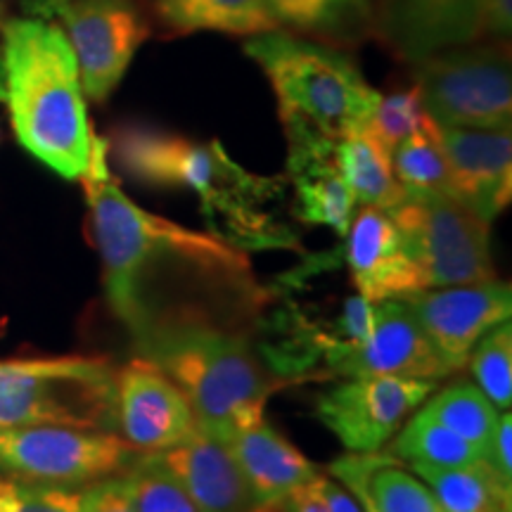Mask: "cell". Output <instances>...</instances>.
I'll return each instance as SVG.
<instances>
[{
  "label": "cell",
  "mask_w": 512,
  "mask_h": 512,
  "mask_svg": "<svg viewBox=\"0 0 512 512\" xmlns=\"http://www.w3.org/2000/svg\"><path fill=\"white\" fill-rule=\"evenodd\" d=\"M107 152V140L95 136L81 181L102 261L105 297L131 335L143 325L147 292L162 275L190 271L230 285L247 278L249 261L240 247L214 233L178 226L128 200L110 174Z\"/></svg>",
  "instance_id": "6da1fadb"
},
{
  "label": "cell",
  "mask_w": 512,
  "mask_h": 512,
  "mask_svg": "<svg viewBox=\"0 0 512 512\" xmlns=\"http://www.w3.org/2000/svg\"><path fill=\"white\" fill-rule=\"evenodd\" d=\"M107 147L133 181L195 192L214 235L230 245L273 247L285 242L287 230L264 209L280 192V183L249 174L216 140L200 143L164 128L126 124L112 133Z\"/></svg>",
  "instance_id": "7a4b0ae2"
},
{
  "label": "cell",
  "mask_w": 512,
  "mask_h": 512,
  "mask_svg": "<svg viewBox=\"0 0 512 512\" xmlns=\"http://www.w3.org/2000/svg\"><path fill=\"white\" fill-rule=\"evenodd\" d=\"M3 74L19 145L57 176L81 178L95 136L64 31L38 19H10L3 27Z\"/></svg>",
  "instance_id": "3957f363"
},
{
  "label": "cell",
  "mask_w": 512,
  "mask_h": 512,
  "mask_svg": "<svg viewBox=\"0 0 512 512\" xmlns=\"http://www.w3.org/2000/svg\"><path fill=\"white\" fill-rule=\"evenodd\" d=\"M136 342L140 356L185 394L204 434L228 441L264 420L273 384L238 332L200 316H171L150 325Z\"/></svg>",
  "instance_id": "277c9868"
},
{
  "label": "cell",
  "mask_w": 512,
  "mask_h": 512,
  "mask_svg": "<svg viewBox=\"0 0 512 512\" xmlns=\"http://www.w3.org/2000/svg\"><path fill=\"white\" fill-rule=\"evenodd\" d=\"M245 50L271 81L283 124L339 140L366 128L380 102L356 62L328 43L271 29L249 38Z\"/></svg>",
  "instance_id": "5b68a950"
},
{
  "label": "cell",
  "mask_w": 512,
  "mask_h": 512,
  "mask_svg": "<svg viewBox=\"0 0 512 512\" xmlns=\"http://www.w3.org/2000/svg\"><path fill=\"white\" fill-rule=\"evenodd\" d=\"M117 370L102 356L0 361V427L117 432Z\"/></svg>",
  "instance_id": "8992f818"
},
{
  "label": "cell",
  "mask_w": 512,
  "mask_h": 512,
  "mask_svg": "<svg viewBox=\"0 0 512 512\" xmlns=\"http://www.w3.org/2000/svg\"><path fill=\"white\" fill-rule=\"evenodd\" d=\"M387 211L399 228L418 292L496 278L489 249L491 223L465 204L446 195H406Z\"/></svg>",
  "instance_id": "52a82bcc"
},
{
  "label": "cell",
  "mask_w": 512,
  "mask_h": 512,
  "mask_svg": "<svg viewBox=\"0 0 512 512\" xmlns=\"http://www.w3.org/2000/svg\"><path fill=\"white\" fill-rule=\"evenodd\" d=\"M415 86L434 124L503 131L512 124L508 46H458L413 62Z\"/></svg>",
  "instance_id": "ba28073f"
},
{
  "label": "cell",
  "mask_w": 512,
  "mask_h": 512,
  "mask_svg": "<svg viewBox=\"0 0 512 512\" xmlns=\"http://www.w3.org/2000/svg\"><path fill=\"white\" fill-rule=\"evenodd\" d=\"M140 458L117 432L29 425L0 427V475L24 484L88 486L124 475Z\"/></svg>",
  "instance_id": "9c48e42d"
},
{
  "label": "cell",
  "mask_w": 512,
  "mask_h": 512,
  "mask_svg": "<svg viewBox=\"0 0 512 512\" xmlns=\"http://www.w3.org/2000/svg\"><path fill=\"white\" fill-rule=\"evenodd\" d=\"M79 64L83 95L107 100L150 36V24L131 0H50Z\"/></svg>",
  "instance_id": "30bf717a"
},
{
  "label": "cell",
  "mask_w": 512,
  "mask_h": 512,
  "mask_svg": "<svg viewBox=\"0 0 512 512\" xmlns=\"http://www.w3.org/2000/svg\"><path fill=\"white\" fill-rule=\"evenodd\" d=\"M437 389L432 380L347 377L318 396L316 415L351 453L382 451Z\"/></svg>",
  "instance_id": "8fae6325"
},
{
  "label": "cell",
  "mask_w": 512,
  "mask_h": 512,
  "mask_svg": "<svg viewBox=\"0 0 512 512\" xmlns=\"http://www.w3.org/2000/svg\"><path fill=\"white\" fill-rule=\"evenodd\" d=\"M411 306L441 361L456 373L486 332L512 316V290L503 280L434 287L401 297Z\"/></svg>",
  "instance_id": "7c38bea8"
},
{
  "label": "cell",
  "mask_w": 512,
  "mask_h": 512,
  "mask_svg": "<svg viewBox=\"0 0 512 512\" xmlns=\"http://www.w3.org/2000/svg\"><path fill=\"white\" fill-rule=\"evenodd\" d=\"M332 375L406 377L439 382L453 375L401 297L375 302L373 325L356 347L328 354Z\"/></svg>",
  "instance_id": "4fadbf2b"
},
{
  "label": "cell",
  "mask_w": 512,
  "mask_h": 512,
  "mask_svg": "<svg viewBox=\"0 0 512 512\" xmlns=\"http://www.w3.org/2000/svg\"><path fill=\"white\" fill-rule=\"evenodd\" d=\"M114 420L119 437L138 453L166 451L200 432L185 394L143 356L117 373Z\"/></svg>",
  "instance_id": "5bb4252c"
},
{
  "label": "cell",
  "mask_w": 512,
  "mask_h": 512,
  "mask_svg": "<svg viewBox=\"0 0 512 512\" xmlns=\"http://www.w3.org/2000/svg\"><path fill=\"white\" fill-rule=\"evenodd\" d=\"M375 34L396 55L420 62L484 36V0H377Z\"/></svg>",
  "instance_id": "9a60e30c"
},
{
  "label": "cell",
  "mask_w": 512,
  "mask_h": 512,
  "mask_svg": "<svg viewBox=\"0 0 512 512\" xmlns=\"http://www.w3.org/2000/svg\"><path fill=\"white\" fill-rule=\"evenodd\" d=\"M437 140L451 169L453 197L491 223L512 197V136L503 131L437 124Z\"/></svg>",
  "instance_id": "2e32d148"
},
{
  "label": "cell",
  "mask_w": 512,
  "mask_h": 512,
  "mask_svg": "<svg viewBox=\"0 0 512 512\" xmlns=\"http://www.w3.org/2000/svg\"><path fill=\"white\" fill-rule=\"evenodd\" d=\"M344 235L349 271L361 297L382 302L418 292V280L403 249L399 228L387 209L361 207Z\"/></svg>",
  "instance_id": "e0dca14e"
},
{
  "label": "cell",
  "mask_w": 512,
  "mask_h": 512,
  "mask_svg": "<svg viewBox=\"0 0 512 512\" xmlns=\"http://www.w3.org/2000/svg\"><path fill=\"white\" fill-rule=\"evenodd\" d=\"M285 131L290 140L287 171L297 192V216L344 235L356 214V200L332 162L335 140L299 124H285Z\"/></svg>",
  "instance_id": "ac0fdd59"
},
{
  "label": "cell",
  "mask_w": 512,
  "mask_h": 512,
  "mask_svg": "<svg viewBox=\"0 0 512 512\" xmlns=\"http://www.w3.org/2000/svg\"><path fill=\"white\" fill-rule=\"evenodd\" d=\"M152 456L183 486L197 512H252L247 484L226 441L200 430Z\"/></svg>",
  "instance_id": "d6986e66"
},
{
  "label": "cell",
  "mask_w": 512,
  "mask_h": 512,
  "mask_svg": "<svg viewBox=\"0 0 512 512\" xmlns=\"http://www.w3.org/2000/svg\"><path fill=\"white\" fill-rule=\"evenodd\" d=\"M226 444L247 484L252 512H273L294 486L320 475L297 446L264 420L238 432Z\"/></svg>",
  "instance_id": "ffe728a7"
},
{
  "label": "cell",
  "mask_w": 512,
  "mask_h": 512,
  "mask_svg": "<svg viewBox=\"0 0 512 512\" xmlns=\"http://www.w3.org/2000/svg\"><path fill=\"white\" fill-rule=\"evenodd\" d=\"M275 27L294 36L351 46L375 34L373 0H264Z\"/></svg>",
  "instance_id": "44dd1931"
},
{
  "label": "cell",
  "mask_w": 512,
  "mask_h": 512,
  "mask_svg": "<svg viewBox=\"0 0 512 512\" xmlns=\"http://www.w3.org/2000/svg\"><path fill=\"white\" fill-rule=\"evenodd\" d=\"M332 162L361 207L392 209L406 200V190L394 176L392 152L384 150L368 128L335 140Z\"/></svg>",
  "instance_id": "7402d4cb"
},
{
  "label": "cell",
  "mask_w": 512,
  "mask_h": 512,
  "mask_svg": "<svg viewBox=\"0 0 512 512\" xmlns=\"http://www.w3.org/2000/svg\"><path fill=\"white\" fill-rule=\"evenodd\" d=\"M152 10L174 34L223 31L254 36L278 29L264 0H152Z\"/></svg>",
  "instance_id": "603a6c76"
},
{
  "label": "cell",
  "mask_w": 512,
  "mask_h": 512,
  "mask_svg": "<svg viewBox=\"0 0 512 512\" xmlns=\"http://www.w3.org/2000/svg\"><path fill=\"white\" fill-rule=\"evenodd\" d=\"M411 465L444 512H512V489L498 479L486 460L463 467Z\"/></svg>",
  "instance_id": "cb8c5ba5"
},
{
  "label": "cell",
  "mask_w": 512,
  "mask_h": 512,
  "mask_svg": "<svg viewBox=\"0 0 512 512\" xmlns=\"http://www.w3.org/2000/svg\"><path fill=\"white\" fill-rule=\"evenodd\" d=\"M396 458L434 467H463L484 460V451L460 437L427 411H420L403 422L392 441Z\"/></svg>",
  "instance_id": "d4e9b609"
},
{
  "label": "cell",
  "mask_w": 512,
  "mask_h": 512,
  "mask_svg": "<svg viewBox=\"0 0 512 512\" xmlns=\"http://www.w3.org/2000/svg\"><path fill=\"white\" fill-rule=\"evenodd\" d=\"M396 181L406 195H446L453 197L451 169L437 140V124L413 133L392 152ZM456 200V197H453Z\"/></svg>",
  "instance_id": "484cf974"
},
{
  "label": "cell",
  "mask_w": 512,
  "mask_h": 512,
  "mask_svg": "<svg viewBox=\"0 0 512 512\" xmlns=\"http://www.w3.org/2000/svg\"><path fill=\"white\" fill-rule=\"evenodd\" d=\"M422 411L430 413L441 425L460 434L470 444L482 448L486 456V446H489L491 434L496 430L498 408L486 399L477 384H451V387L441 389L439 394L430 396Z\"/></svg>",
  "instance_id": "4316f807"
},
{
  "label": "cell",
  "mask_w": 512,
  "mask_h": 512,
  "mask_svg": "<svg viewBox=\"0 0 512 512\" xmlns=\"http://www.w3.org/2000/svg\"><path fill=\"white\" fill-rule=\"evenodd\" d=\"M470 368L477 387L498 411L512 406V328L510 320L491 328L470 351Z\"/></svg>",
  "instance_id": "83f0119b"
},
{
  "label": "cell",
  "mask_w": 512,
  "mask_h": 512,
  "mask_svg": "<svg viewBox=\"0 0 512 512\" xmlns=\"http://www.w3.org/2000/svg\"><path fill=\"white\" fill-rule=\"evenodd\" d=\"M432 124V117L422 105L418 86L380 95L373 117L368 119V133L384 150L394 152L403 140Z\"/></svg>",
  "instance_id": "f1b7e54d"
},
{
  "label": "cell",
  "mask_w": 512,
  "mask_h": 512,
  "mask_svg": "<svg viewBox=\"0 0 512 512\" xmlns=\"http://www.w3.org/2000/svg\"><path fill=\"white\" fill-rule=\"evenodd\" d=\"M128 475L133 482L136 512H197L183 486L152 453H140Z\"/></svg>",
  "instance_id": "f546056e"
},
{
  "label": "cell",
  "mask_w": 512,
  "mask_h": 512,
  "mask_svg": "<svg viewBox=\"0 0 512 512\" xmlns=\"http://www.w3.org/2000/svg\"><path fill=\"white\" fill-rule=\"evenodd\" d=\"M0 512H81V489L55 484H0Z\"/></svg>",
  "instance_id": "4dcf8cb0"
},
{
  "label": "cell",
  "mask_w": 512,
  "mask_h": 512,
  "mask_svg": "<svg viewBox=\"0 0 512 512\" xmlns=\"http://www.w3.org/2000/svg\"><path fill=\"white\" fill-rule=\"evenodd\" d=\"M81 512H136L131 475L105 477L81 489Z\"/></svg>",
  "instance_id": "1f68e13d"
},
{
  "label": "cell",
  "mask_w": 512,
  "mask_h": 512,
  "mask_svg": "<svg viewBox=\"0 0 512 512\" xmlns=\"http://www.w3.org/2000/svg\"><path fill=\"white\" fill-rule=\"evenodd\" d=\"M486 465L496 472L498 479L512 489V415L505 411L498 415L496 430L486 446Z\"/></svg>",
  "instance_id": "d6a6232c"
},
{
  "label": "cell",
  "mask_w": 512,
  "mask_h": 512,
  "mask_svg": "<svg viewBox=\"0 0 512 512\" xmlns=\"http://www.w3.org/2000/svg\"><path fill=\"white\" fill-rule=\"evenodd\" d=\"M512 29V0H484V36L498 41L510 36Z\"/></svg>",
  "instance_id": "836d02e7"
},
{
  "label": "cell",
  "mask_w": 512,
  "mask_h": 512,
  "mask_svg": "<svg viewBox=\"0 0 512 512\" xmlns=\"http://www.w3.org/2000/svg\"><path fill=\"white\" fill-rule=\"evenodd\" d=\"M323 491H325V503H328V512H363L356 498L351 496L342 484L335 482V479L325 477Z\"/></svg>",
  "instance_id": "e575fe53"
},
{
  "label": "cell",
  "mask_w": 512,
  "mask_h": 512,
  "mask_svg": "<svg viewBox=\"0 0 512 512\" xmlns=\"http://www.w3.org/2000/svg\"><path fill=\"white\" fill-rule=\"evenodd\" d=\"M8 22H10V19H8V0H0V29H3Z\"/></svg>",
  "instance_id": "d590c367"
},
{
  "label": "cell",
  "mask_w": 512,
  "mask_h": 512,
  "mask_svg": "<svg viewBox=\"0 0 512 512\" xmlns=\"http://www.w3.org/2000/svg\"><path fill=\"white\" fill-rule=\"evenodd\" d=\"M0 484H3V479H0Z\"/></svg>",
  "instance_id": "8d00e7d4"
}]
</instances>
